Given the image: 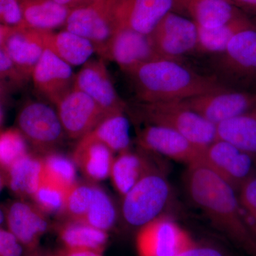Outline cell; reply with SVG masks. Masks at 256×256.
<instances>
[{
  "label": "cell",
  "mask_w": 256,
  "mask_h": 256,
  "mask_svg": "<svg viewBox=\"0 0 256 256\" xmlns=\"http://www.w3.org/2000/svg\"><path fill=\"white\" fill-rule=\"evenodd\" d=\"M50 256H102L100 252L86 249L70 248L63 247L56 250Z\"/></svg>",
  "instance_id": "obj_40"
},
{
  "label": "cell",
  "mask_w": 256,
  "mask_h": 256,
  "mask_svg": "<svg viewBox=\"0 0 256 256\" xmlns=\"http://www.w3.org/2000/svg\"><path fill=\"white\" fill-rule=\"evenodd\" d=\"M163 171L148 174L122 197V217L131 226L141 228L163 215L172 194Z\"/></svg>",
  "instance_id": "obj_4"
},
{
  "label": "cell",
  "mask_w": 256,
  "mask_h": 256,
  "mask_svg": "<svg viewBox=\"0 0 256 256\" xmlns=\"http://www.w3.org/2000/svg\"><path fill=\"white\" fill-rule=\"evenodd\" d=\"M236 6L256 14V0H230Z\"/></svg>",
  "instance_id": "obj_42"
},
{
  "label": "cell",
  "mask_w": 256,
  "mask_h": 256,
  "mask_svg": "<svg viewBox=\"0 0 256 256\" xmlns=\"http://www.w3.org/2000/svg\"><path fill=\"white\" fill-rule=\"evenodd\" d=\"M136 140L144 150L188 166L202 163L205 149L170 128L156 124H144L140 128Z\"/></svg>",
  "instance_id": "obj_9"
},
{
  "label": "cell",
  "mask_w": 256,
  "mask_h": 256,
  "mask_svg": "<svg viewBox=\"0 0 256 256\" xmlns=\"http://www.w3.org/2000/svg\"><path fill=\"white\" fill-rule=\"evenodd\" d=\"M1 24L11 28L28 26L23 18L20 0H0Z\"/></svg>",
  "instance_id": "obj_35"
},
{
  "label": "cell",
  "mask_w": 256,
  "mask_h": 256,
  "mask_svg": "<svg viewBox=\"0 0 256 256\" xmlns=\"http://www.w3.org/2000/svg\"><path fill=\"white\" fill-rule=\"evenodd\" d=\"M2 184L21 198H32L44 178L42 156L28 152L2 173Z\"/></svg>",
  "instance_id": "obj_23"
},
{
  "label": "cell",
  "mask_w": 256,
  "mask_h": 256,
  "mask_svg": "<svg viewBox=\"0 0 256 256\" xmlns=\"http://www.w3.org/2000/svg\"><path fill=\"white\" fill-rule=\"evenodd\" d=\"M117 210L108 194L94 184V196L82 222L107 232L117 220Z\"/></svg>",
  "instance_id": "obj_30"
},
{
  "label": "cell",
  "mask_w": 256,
  "mask_h": 256,
  "mask_svg": "<svg viewBox=\"0 0 256 256\" xmlns=\"http://www.w3.org/2000/svg\"><path fill=\"white\" fill-rule=\"evenodd\" d=\"M215 62L216 70L232 79L256 75V26L237 34Z\"/></svg>",
  "instance_id": "obj_19"
},
{
  "label": "cell",
  "mask_w": 256,
  "mask_h": 256,
  "mask_svg": "<svg viewBox=\"0 0 256 256\" xmlns=\"http://www.w3.org/2000/svg\"><path fill=\"white\" fill-rule=\"evenodd\" d=\"M217 139L227 141L256 156V106L216 126Z\"/></svg>",
  "instance_id": "obj_27"
},
{
  "label": "cell",
  "mask_w": 256,
  "mask_h": 256,
  "mask_svg": "<svg viewBox=\"0 0 256 256\" xmlns=\"http://www.w3.org/2000/svg\"><path fill=\"white\" fill-rule=\"evenodd\" d=\"M57 4L68 8L70 10L92 3V0H53Z\"/></svg>",
  "instance_id": "obj_41"
},
{
  "label": "cell",
  "mask_w": 256,
  "mask_h": 256,
  "mask_svg": "<svg viewBox=\"0 0 256 256\" xmlns=\"http://www.w3.org/2000/svg\"><path fill=\"white\" fill-rule=\"evenodd\" d=\"M55 106L66 136L70 139L85 137L108 116L90 96L75 87Z\"/></svg>",
  "instance_id": "obj_12"
},
{
  "label": "cell",
  "mask_w": 256,
  "mask_h": 256,
  "mask_svg": "<svg viewBox=\"0 0 256 256\" xmlns=\"http://www.w3.org/2000/svg\"><path fill=\"white\" fill-rule=\"evenodd\" d=\"M42 35L45 48L72 66L84 65L96 52L92 42L66 30L57 33L42 30Z\"/></svg>",
  "instance_id": "obj_24"
},
{
  "label": "cell",
  "mask_w": 256,
  "mask_h": 256,
  "mask_svg": "<svg viewBox=\"0 0 256 256\" xmlns=\"http://www.w3.org/2000/svg\"><path fill=\"white\" fill-rule=\"evenodd\" d=\"M202 164L238 192L242 184L256 171V156L232 143L217 139L205 148Z\"/></svg>",
  "instance_id": "obj_10"
},
{
  "label": "cell",
  "mask_w": 256,
  "mask_h": 256,
  "mask_svg": "<svg viewBox=\"0 0 256 256\" xmlns=\"http://www.w3.org/2000/svg\"><path fill=\"white\" fill-rule=\"evenodd\" d=\"M238 194L242 210L252 218L256 210V171L242 184Z\"/></svg>",
  "instance_id": "obj_37"
},
{
  "label": "cell",
  "mask_w": 256,
  "mask_h": 256,
  "mask_svg": "<svg viewBox=\"0 0 256 256\" xmlns=\"http://www.w3.org/2000/svg\"><path fill=\"white\" fill-rule=\"evenodd\" d=\"M28 153V141L18 128L2 131L0 136V166L4 173Z\"/></svg>",
  "instance_id": "obj_33"
},
{
  "label": "cell",
  "mask_w": 256,
  "mask_h": 256,
  "mask_svg": "<svg viewBox=\"0 0 256 256\" xmlns=\"http://www.w3.org/2000/svg\"><path fill=\"white\" fill-rule=\"evenodd\" d=\"M149 37L162 58L180 60L184 55L196 50L198 28L192 20L172 11L160 22Z\"/></svg>",
  "instance_id": "obj_8"
},
{
  "label": "cell",
  "mask_w": 256,
  "mask_h": 256,
  "mask_svg": "<svg viewBox=\"0 0 256 256\" xmlns=\"http://www.w3.org/2000/svg\"><path fill=\"white\" fill-rule=\"evenodd\" d=\"M252 220L255 222V223L256 224V210H255V212H254V215L252 216Z\"/></svg>",
  "instance_id": "obj_43"
},
{
  "label": "cell",
  "mask_w": 256,
  "mask_h": 256,
  "mask_svg": "<svg viewBox=\"0 0 256 256\" xmlns=\"http://www.w3.org/2000/svg\"><path fill=\"white\" fill-rule=\"evenodd\" d=\"M16 124L28 142L43 154L54 152L66 136L56 110L38 101L23 106Z\"/></svg>",
  "instance_id": "obj_5"
},
{
  "label": "cell",
  "mask_w": 256,
  "mask_h": 256,
  "mask_svg": "<svg viewBox=\"0 0 256 256\" xmlns=\"http://www.w3.org/2000/svg\"><path fill=\"white\" fill-rule=\"evenodd\" d=\"M150 153L141 148L140 151L129 149L114 158L110 178L114 190L121 196L148 174L163 170Z\"/></svg>",
  "instance_id": "obj_20"
},
{
  "label": "cell",
  "mask_w": 256,
  "mask_h": 256,
  "mask_svg": "<svg viewBox=\"0 0 256 256\" xmlns=\"http://www.w3.org/2000/svg\"><path fill=\"white\" fill-rule=\"evenodd\" d=\"M96 1H100V0H92V2H96Z\"/></svg>",
  "instance_id": "obj_44"
},
{
  "label": "cell",
  "mask_w": 256,
  "mask_h": 256,
  "mask_svg": "<svg viewBox=\"0 0 256 256\" xmlns=\"http://www.w3.org/2000/svg\"><path fill=\"white\" fill-rule=\"evenodd\" d=\"M24 22L28 28L53 31L65 26L70 10L53 0H20Z\"/></svg>",
  "instance_id": "obj_25"
},
{
  "label": "cell",
  "mask_w": 256,
  "mask_h": 256,
  "mask_svg": "<svg viewBox=\"0 0 256 256\" xmlns=\"http://www.w3.org/2000/svg\"><path fill=\"white\" fill-rule=\"evenodd\" d=\"M178 256H224L218 249L210 246H203L195 244L184 250Z\"/></svg>",
  "instance_id": "obj_39"
},
{
  "label": "cell",
  "mask_w": 256,
  "mask_h": 256,
  "mask_svg": "<svg viewBox=\"0 0 256 256\" xmlns=\"http://www.w3.org/2000/svg\"><path fill=\"white\" fill-rule=\"evenodd\" d=\"M57 234L64 247L86 249L100 254L108 240L107 232L78 220H64L57 226Z\"/></svg>",
  "instance_id": "obj_26"
},
{
  "label": "cell",
  "mask_w": 256,
  "mask_h": 256,
  "mask_svg": "<svg viewBox=\"0 0 256 256\" xmlns=\"http://www.w3.org/2000/svg\"><path fill=\"white\" fill-rule=\"evenodd\" d=\"M67 192L68 190H64L44 178L31 198L33 203L46 214H60L64 208Z\"/></svg>",
  "instance_id": "obj_34"
},
{
  "label": "cell",
  "mask_w": 256,
  "mask_h": 256,
  "mask_svg": "<svg viewBox=\"0 0 256 256\" xmlns=\"http://www.w3.org/2000/svg\"><path fill=\"white\" fill-rule=\"evenodd\" d=\"M74 87L90 96L108 116L126 110V104L116 92L102 58L84 64L76 75Z\"/></svg>",
  "instance_id": "obj_15"
},
{
  "label": "cell",
  "mask_w": 256,
  "mask_h": 256,
  "mask_svg": "<svg viewBox=\"0 0 256 256\" xmlns=\"http://www.w3.org/2000/svg\"><path fill=\"white\" fill-rule=\"evenodd\" d=\"M65 28L92 42L96 52L104 57L118 30L110 0L94 2L70 10Z\"/></svg>",
  "instance_id": "obj_6"
},
{
  "label": "cell",
  "mask_w": 256,
  "mask_h": 256,
  "mask_svg": "<svg viewBox=\"0 0 256 256\" xmlns=\"http://www.w3.org/2000/svg\"><path fill=\"white\" fill-rule=\"evenodd\" d=\"M118 30L130 28L149 35L174 9V0H110Z\"/></svg>",
  "instance_id": "obj_13"
},
{
  "label": "cell",
  "mask_w": 256,
  "mask_h": 256,
  "mask_svg": "<svg viewBox=\"0 0 256 256\" xmlns=\"http://www.w3.org/2000/svg\"><path fill=\"white\" fill-rule=\"evenodd\" d=\"M72 66L45 48L32 75L35 89L52 104L56 102L74 87L76 75Z\"/></svg>",
  "instance_id": "obj_16"
},
{
  "label": "cell",
  "mask_w": 256,
  "mask_h": 256,
  "mask_svg": "<svg viewBox=\"0 0 256 256\" xmlns=\"http://www.w3.org/2000/svg\"><path fill=\"white\" fill-rule=\"evenodd\" d=\"M127 74L140 102H182L228 88L215 76L197 73L178 60H151Z\"/></svg>",
  "instance_id": "obj_2"
},
{
  "label": "cell",
  "mask_w": 256,
  "mask_h": 256,
  "mask_svg": "<svg viewBox=\"0 0 256 256\" xmlns=\"http://www.w3.org/2000/svg\"><path fill=\"white\" fill-rule=\"evenodd\" d=\"M180 102L217 126L256 107V92L227 88Z\"/></svg>",
  "instance_id": "obj_11"
},
{
  "label": "cell",
  "mask_w": 256,
  "mask_h": 256,
  "mask_svg": "<svg viewBox=\"0 0 256 256\" xmlns=\"http://www.w3.org/2000/svg\"><path fill=\"white\" fill-rule=\"evenodd\" d=\"M22 244L8 229L0 230V256H22Z\"/></svg>",
  "instance_id": "obj_38"
},
{
  "label": "cell",
  "mask_w": 256,
  "mask_h": 256,
  "mask_svg": "<svg viewBox=\"0 0 256 256\" xmlns=\"http://www.w3.org/2000/svg\"><path fill=\"white\" fill-rule=\"evenodd\" d=\"M185 188L193 203L214 226L250 252H256L250 229L242 216L238 192L202 163L188 166Z\"/></svg>",
  "instance_id": "obj_1"
},
{
  "label": "cell",
  "mask_w": 256,
  "mask_h": 256,
  "mask_svg": "<svg viewBox=\"0 0 256 256\" xmlns=\"http://www.w3.org/2000/svg\"><path fill=\"white\" fill-rule=\"evenodd\" d=\"M254 24L242 13L228 23L214 28H198V45L197 52L202 53L220 54L234 36L245 28H250Z\"/></svg>",
  "instance_id": "obj_28"
},
{
  "label": "cell",
  "mask_w": 256,
  "mask_h": 256,
  "mask_svg": "<svg viewBox=\"0 0 256 256\" xmlns=\"http://www.w3.org/2000/svg\"><path fill=\"white\" fill-rule=\"evenodd\" d=\"M195 244L190 234L166 215L140 228L136 237L139 256H178Z\"/></svg>",
  "instance_id": "obj_7"
},
{
  "label": "cell",
  "mask_w": 256,
  "mask_h": 256,
  "mask_svg": "<svg viewBox=\"0 0 256 256\" xmlns=\"http://www.w3.org/2000/svg\"><path fill=\"white\" fill-rule=\"evenodd\" d=\"M44 178L50 182L68 190L77 182L76 165L73 160L52 152L42 156Z\"/></svg>",
  "instance_id": "obj_31"
},
{
  "label": "cell",
  "mask_w": 256,
  "mask_h": 256,
  "mask_svg": "<svg viewBox=\"0 0 256 256\" xmlns=\"http://www.w3.org/2000/svg\"><path fill=\"white\" fill-rule=\"evenodd\" d=\"M114 152L98 141L84 137L79 140L72 160L82 174L92 182L110 178Z\"/></svg>",
  "instance_id": "obj_22"
},
{
  "label": "cell",
  "mask_w": 256,
  "mask_h": 256,
  "mask_svg": "<svg viewBox=\"0 0 256 256\" xmlns=\"http://www.w3.org/2000/svg\"><path fill=\"white\" fill-rule=\"evenodd\" d=\"M0 76L2 82L18 87H21L28 80L2 48H0Z\"/></svg>",
  "instance_id": "obj_36"
},
{
  "label": "cell",
  "mask_w": 256,
  "mask_h": 256,
  "mask_svg": "<svg viewBox=\"0 0 256 256\" xmlns=\"http://www.w3.org/2000/svg\"><path fill=\"white\" fill-rule=\"evenodd\" d=\"M136 108L143 124L170 128L198 146L206 148L217 140L216 126L181 102H140Z\"/></svg>",
  "instance_id": "obj_3"
},
{
  "label": "cell",
  "mask_w": 256,
  "mask_h": 256,
  "mask_svg": "<svg viewBox=\"0 0 256 256\" xmlns=\"http://www.w3.org/2000/svg\"><path fill=\"white\" fill-rule=\"evenodd\" d=\"M46 215L34 204L21 198L8 205L4 217L8 230L14 234L25 249L34 252L48 230Z\"/></svg>",
  "instance_id": "obj_18"
},
{
  "label": "cell",
  "mask_w": 256,
  "mask_h": 256,
  "mask_svg": "<svg viewBox=\"0 0 256 256\" xmlns=\"http://www.w3.org/2000/svg\"><path fill=\"white\" fill-rule=\"evenodd\" d=\"M173 12L204 28H218L242 14L230 0H174Z\"/></svg>",
  "instance_id": "obj_21"
},
{
  "label": "cell",
  "mask_w": 256,
  "mask_h": 256,
  "mask_svg": "<svg viewBox=\"0 0 256 256\" xmlns=\"http://www.w3.org/2000/svg\"><path fill=\"white\" fill-rule=\"evenodd\" d=\"M104 58L114 60L126 74L146 62L163 58L153 48L149 35L126 28L116 31Z\"/></svg>",
  "instance_id": "obj_17"
},
{
  "label": "cell",
  "mask_w": 256,
  "mask_h": 256,
  "mask_svg": "<svg viewBox=\"0 0 256 256\" xmlns=\"http://www.w3.org/2000/svg\"><path fill=\"white\" fill-rule=\"evenodd\" d=\"M0 48L4 50L15 65L30 80L34 69L45 50L42 30L1 24Z\"/></svg>",
  "instance_id": "obj_14"
},
{
  "label": "cell",
  "mask_w": 256,
  "mask_h": 256,
  "mask_svg": "<svg viewBox=\"0 0 256 256\" xmlns=\"http://www.w3.org/2000/svg\"><path fill=\"white\" fill-rule=\"evenodd\" d=\"M85 137L102 143L118 154L130 149L129 121L124 112L106 116Z\"/></svg>",
  "instance_id": "obj_29"
},
{
  "label": "cell",
  "mask_w": 256,
  "mask_h": 256,
  "mask_svg": "<svg viewBox=\"0 0 256 256\" xmlns=\"http://www.w3.org/2000/svg\"><path fill=\"white\" fill-rule=\"evenodd\" d=\"M94 183L77 182L68 190L60 216L64 220L82 222L94 196Z\"/></svg>",
  "instance_id": "obj_32"
}]
</instances>
